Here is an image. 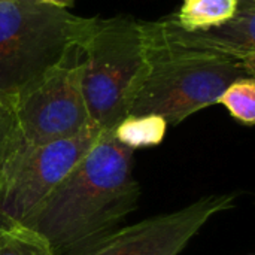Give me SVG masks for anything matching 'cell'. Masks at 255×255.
<instances>
[{
	"label": "cell",
	"mask_w": 255,
	"mask_h": 255,
	"mask_svg": "<svg viewBox=\"0 0 255 255\" xmlns=\"http://www.w3.org/2000/svg\"><path fill=\"white\" fill-rule=\"evenodd\" d=\"M143 63L131 87L127 115L154 114L178 126L217 103L236 79L254 76L255 58L223 49L172 16L140 21Z\"/></svg>",
	"instance_id": "1"
},
{
	"label": "cell",
	"mask_w": 255,
	"mask_h": 255,
	"mask_svg": "<svg viewBox=\"0 0 255 255\" xmlns=\"http://www.w3.org/2000/svg\"><path fill=\"white\" fill-rule=\"evenodd\" d=\"M133 152L114 130H102L91 149L21 224L39 233L55 255L87 251L137 206Z\"/></svg>",
	"instance_id": "2"
},
{
	"label": "cell",
	"mask_w": 255,
	"mask_h": 255,
	"mask_svg": "<svg viewBox=\"0 0 255 255\" xmlns=\"http://www.w3.org/2000/svg\"><path fill=\"white\" fill-rule=\"evenodd\" d=\"M93 21L39 0L0 1V91L13 102L45 73L67 64Z\"/></svg>",
	"instance_id": "3"
},
{
	"label": "cell",
	"mask_w": 255,
	"mask_h": 255,
	"mask_svg": "<svg viewBox=\"0 0 255 255\" xmlns=\"http://www.w3.org/2000/svg\"><path fill=\"white\" fill-rule=\"evenodd\" d=\"M79 51L90 120L100 130H114L127 117L130 91L143 63L140 21L124 15L94 18Z\"/></svg>",
	"instance_id": "4"
},
{
	"label": "cell",
	"mask_w": 255,
	"mask_h": 255,
	"mask_svg": "<svg viewBox=\"0 0 255 255\" xmlns=\"http://www.w3.org/2000/svg\"><path fill=\"white\" fill-rule=\"evenodd\" d=\"M100 131L90 126L69 139L45 145L22 143L0 164V217L22 223L91 149Z\"/></svg>",
	"instance_id": "5"
},
{
	"label": "cell",
	"mask_w": 255,
	"mask_h": 255,
	"mask_svg": "<svg viewBox=\"0 0 255 255\" xmlns=\"http://www.w3.org/2000/svg\"><path fill=\"white\" fill-rule=\"evenodd\" d=\"M13 108L27 145L69 139L94 126L81 90L79 63H67L45 73L13 100Z\"/></svg>",
	"instance_id": "6"
},
{
	"label": "cell",
	"mask_w": 255,
	"mask_h": 255,
	"mask_svg": "<svg viewBox=\"0 0 255 255\" xmlns=\"http://www.w3.org/2000/svg\"><path fill=\"white\" fill-rule=\"evenodd\" d=\"M238 194L205 196L175 212L111 233L78 255H178L217 214L232 209Z\"/></svg>",
	"instance_id": "7"
},
{
	"label": "cell",
	"mask_w": 255,
	"mask_h": 255,
	"mask_svg": "<svg viewBox=\"0 0 255 255\" xmlns=\"http://www.w3.org/2000/svg\"><path fill=\"white\" fill-rule=\"evenodd\" d=\"M255 6L239 7L227 22L199 31L217 46L245 58H255Z\"/></svg>",
	"instance_id": "8"
},
{
	"label": "cell",
	"mask_w": 255,
	"mask_h": 255,
	"mask_svg": "<svg viewBox=\"0 0 255 255\" xmlns=\"http://www.w3.org/2000/svg\"><path fill=\"white\" fill-rule=\"evenodd\" d=\"M239 9V0H184L173 21L185 31H202L232 19Z\"/></svg>",
	"instance_id": "9"
},
{
	"label": "cell",
	"mask_w": 255,
	"mask_h": 255,
	"mask_svg": "<svg viewBox=\"0 0 255 255\" xmlns=\"http://www.w3.org/2000/svg\"><path fill=\"white\" fill-rule=\"evenodd\" d=\"M167 123L160 115H127L115 128V137L130 149L160 145L164 139Z\"/></svg>",
	"instance_id": "10"
},
{
	"label": "cell",
	"mask_w": 255,
	"mask_h": 255,
	"mask_svg": "<svg viewBox=\"0 0 255 255\" xmlns=\"http://www.w3.org/2000/svg\"><path fill=\"white\" fill-rule=\"evenodd\" d=\"M0 255H55L49 244L21 223L0 217Z\"/></svg>",
	"instance_id": "11"
},
{
	"label": "cell",
	"mask_w": 255,
	"mask_h": 255,
	"mask_svg": "<svg viewBox=\"0 0 255 255\" xmlns=\"http://www.w3.org/2000/svg\"><path fill=\"white\" fill-rule=\"evenodd\" d=\"M217 103L226 106L230 115L245 126L255 123V79L254 76L239 78L232 82Z\"/></svg>",
	"instance_id": "12"
},
{
	"label": "cell",
	"mask_w": 255,
	"mask_h": 255,
	"mask_svg": "<svg viewBox=\"0 0 255 255\" xmlns=\"http://www.w3.org/2000/svg\"><path fill=\"white\" fill-rule=\"evenodd\" d=\"M22 143L24 140L19 133L13 102L0 91V164Z\"/></svg>",
	"instance_id": "13"
},
{
	"label": "cell",
	"mask_w": 255,
	"mask_h": 255,
	"mask_svg": "<svg viewBox=\"0 0 255 255\" xmlns=\"http://www.w3.org/2000/svg\"><path fill=\"white\" fill-rule=\"evenodd\" d=\"M42 3H46V4H52V6H58V7H70L73 4V0H39Z\"/></svg>",
	"instance_id": "14"
},
{
	"label": "cell",
	"mask_w": 255,
	"mask_h": 255,
	"mask_svg": "<svg viewBox=\"0 0 255 255\" xmlns=\"http://www.w3.org/2000/svg\"><path fill=\"white\" fill-rule=\"evenodd\" d=\"M255 6V0H239V7H248Z\"/></svg>",
	"instance_id": "15"
},
{
	"label": "cell",
	"mask_w": 255,
	"mask_h": 255,
	"mask_svg": "<svg viewBox=\"0 0 255 255\" xmlns=\"http://www.w3.org/2000/svg\"><path fill=\"white\" fill-rule=\"evenodd\" d=\"M0 197H1V172H0Z\"/></svg>",
	"instance_id": "16"
},
{
	"label": "cell",
	"mask_w": 255,
	"mask_h": 255,
	"mask_svg": "<svg viewBox=\"0 0 255 255\" xmlns=\"http://www.w3.org/2000/svg\"><path fill=\"white\" fill-rule=\"evenodd\" d=\"M0 1H3V0H0Z\"/></svg>",
	"instance_id": "17"
}]
</instances>
